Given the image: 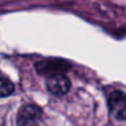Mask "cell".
Masks as SVG:
<instances>
[{"label": "cell", "mask_w": 126, "mask_h": 126, "mask_svg": "<svg viewBox=\"0 0 126 126\" xmlns=\"http://www.w3.org/2000/svg\"><path fill=\"white\" fill-rule=\"evenodd\" d=\"M35 69L42 75H57L64 74L70 69V64L65 60L61 59H48L35 64Z\"/></svg>", "instance_id": "1"}, {"label": "cell", "mask_w": 126, "mask_h": 126, "mask_svg": "<svg viewBox=\"0 0 126 126\" xmlns=\"http://www.w3.org/2000/svg\"><path fill=\"white\" fill-rule=\"evenodd\" d=\"M42 111L37 105H24L18 114V126H38Z\"/></svg>", "instance_id": "2"}, {"label": "cell", "mask_w": 126, "mask_h": 126, "mask_svg": "<svg viewBox=\"0 0 126 126\" xmlns=\"http://www.w3.org/2000/svg\"><path fill=\"white\" fill-rule=\"evenodd\" d=\"M125 94L121 91H114L109 96V106L111 114L118 121L125 120L126 103Z\"/></svg>", "instance_id": "3"}, {"label": "cell", "mask_w": 126, "mask_h": 126, "mask_svg": "<svg viewBox=\"0 0 126 126\" xmlns=\"http://www.w3.org/2000/svg\"><path fill=\"white\" fill-rule=\"evenodd\" d=\"M47 87L54 95H64L69 92L71 82L64 74L51 75L47 79Z\"/></svg>", "instance_id": "4"}, {"label": "cell", "mask_w": 126, "mask_h": 126, "mask_svg": "<svg viewBox=\"0 0 126 126\" xmlns=\"http://www.w3.org/2000/svg\"><path fill=\"white\" fill-rule=\"evenodd\" d=\"M15 86L13 84L7 79L0 78V97H6L13 93Z\"/></svg>", "instance_id": "5"}]
</instances>
